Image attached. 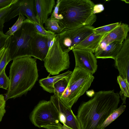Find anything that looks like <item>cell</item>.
<instances>
[{
    "mask_svg": "<svg viewBox=\"0 0 129 129\" xmlns=\"http://www.w3.org/2000/svg\"><path fill=\"white\" fill-rule=\"evenodd\" d=\"M120 98L114 90L95 92L90 99L79 107L77 116L81 129H104V123L118 108Z\"/></svg>",
    "mask_w": 129,
    "mask_h": 129,
    "instance_id": "6da1fadb",
    "label": "cell"
},
{
    "mask_svg": "<svg viewBox=\"0 0 129 129\" xmlns=\"http://www.w3.org/2000/svg\"><path fill=\"white\" fill-rule=\"evenodd\" d=\"M36 58L25 56L13 60L10 67L9 87L5 100L26 94L38 80Z\"/></svg>",
    "mask_w": 129,
    "mask_h": 129,
    "instance_id": "7a4b0ae2",
    "label": "cell"
},
{
    "mask_svg": "<svg viewBox=\"0 0 129 129\" xmlns=\"http://www.w3.org/2000/svg\"><path fill=\"white\" fill-rule=\"evenodd\" d=\"M94 5L89 0H59L58 20L62 31L92 25L97 19L93 13Z\"/></svg>",
    "mask_w": 129,
    "mask_h": 129,
    "instance_id": "3957f363",
    "label": "cell"
},
{
    "mask_svg": "<svg viewBox=\"0 0 129 129\" xmlns=\"http://www.w3.org/2000/svg\"><path fill=\"white\" fill-rule=\"evenodd\" d=\"M34 22L27 18L20 27L9 36L7 42V62L25 56H31V42L36 31Z\"/></svg>",
    "mask_w": 129,
    "mask_h": 129,
    "instance_id": "277c9868",
    "label": "cell"
},
{
    "mask_svg": "<svg viewBox=\"0 0 129 129\" xmlns=\"http://www.w3.org/2000/svg\"><path fill=\"white\" fill-rule=\"evenodd\" d=\"M94 78L92 74L75 67L66 88L59 98L60 100L66 106L71 108L89 88Z\"/></svg>",
    "mask_w": 129,
    "mask_h": 129,
    "instance_id": "5b68a950",
    "label": "cell"
},
{
    "mask_svg": "<svg viewBox=\"0 0 129 129\" xmlns=\"http://www.w3.org/2000/svg\"><path fill=\"white\" fill-rule=\"evenodd\" d=\"M30 119L35 126L39 128L65 129L60 114L50 100L40 101L31 112Z\"/></svg>",
    "mask_w": 129,
    "mask_h": 129,
    "instance_id": "8992f818",
    "label": "cell"
},
{
    "mask_svg": "<svg viewBox=\"0 0 129 129\" xmlns=\"http://www.w3.org/2000/svg\"><path fill=\"white\" fill-rule=\"evenodd\" d=\"M68 53L61 50L57 34L54 43L49 49L44 61L47 72L51 75H55L69 68L70 62Z\"/></svg>",
    "mask_w": 129,
    "mask_h": 129,
    "instance_id": "52a82bcc",
    "label": "cell"
},
{
    "mask_svg": "<svg viewBox=\"0 0 129 129\" xmlns=\"http://www.w3.org/2000/svg\"><path fill=\"white\" fill-rule=\"evenodd\" d=\"M94 28L92 25L84 26L64 30L57 34L61 50L64 52H69L92 34Z\"/></svg>",
    "mask_w": 129,
    "mask_h": 129,
    "instance_id": "ba28073f",
    "label": "cell"
},
{
    "mask_svg": "<svg viewBox=\"0 0 129 129\" xmlns=\"http://www.w3.org/2000/svg\"><path fill=\"white\" fill-rule=\"evenodd\" d=\"M20 14L25 16L31 21L40 25L37 17L36 0H17L10 7L5 22L9 21Z\"/></svg>",
    "mask_w": 129,
    "mask_h": 129,
    "instance_id": "9c48e42d",
    "label": "cell"
},
{
    "mask_svg": "<svg viewBox=\"0 0 129 129\" xmlns=\"http://www.w3.org/2000/svg\"><path fill=\"white\" fill-rule=\"evenodd\" d=\"M50 100L60 114L66 129H81L77 116L74 114L71 108L62 103L57 94H54L51 96Z\"/></svg>",
    "mask_w": 129,
    "mask_h": 129,
    "instance_id": "30bf717a",
    "label": "cell"
},
{
    "mask_svg": "<svg viewBox=\"0 0 129 129\" xmlns=\"http://www.w3.org/2000/svg\"><path fill=\"white\" fill-rule=\"evenodd\" d=\"M75 67H78L92 74L96 71L98 67L97 59L93 53L87 50L74 49Z\"/></svg>",
    "mask_w": 129,
    "mask_h": 129,
    "instance_id": "8fae6325",
    "label": "cell"
},
{
    "mask_svg": "<svg viewBox=\"0 0 129 129\" xmlns=\"http://www.w3.org/2000/svg\"><path fill=\"white\" fill-rule=\"evenodd\" d=\"M115 66L119 75L129 83V38L127 37L123 43L120 51L115 59Z\"/></svg>",
    "mask_w": 129,
    "mask_h": 129,
    "instance_id": "7c38bea8",
    "label": "cell"
},
{
    "mask_svg": "<svg viewBox=\"0 0 129 129\" xmlns=\"http://www.w3.org/2000/svg\"><path fill=\"white\" fill-rule=\"evenodd\" d=\"M129 31L128 25L120 22L113 30L103 36L95 51L104 49L108 44L114 42L123 43L128 37Z\"/></svg>",
    "mask_w": 129,
    "mask_h": 129,
    "instance_id": "4fadbf2b",
    "label": "cell"
},
{
    "mask_svg": "<svg viewBox=\"0 0 129 129\" xmlns=\"http://www.w3.org/2000/svg\"><path fill=\"white\" fill-rule=\"evenodd\" d=\"M47 42V38L36 31L31 42V56L44 61L49 50Z\"/></svg>",
    "mask_w": 129,
    "mask_h": 129,
    "instance_id": "5bb4252c",
    "label": "cell"
},
{
    "mask_svg": "<svg viewBox=\"0 0 129 129\" xmlns=\"http://www.w3.org/2000/svg\"><path fill=\"white\" fill-rule=\"evenodd\" d=\"M36 8L38 19L43 26L48 17L52 12L56 2L55 0H36Z\"/></svg>",
    "mask_w": 129,
    "mask_h": 129,
    "instance_id": "9a60e30c",
    "label": "cell"
},
{
    "mask_svg": "<svg viewBox=\"0 0 129 129\" xmlns=\"http://www.w3.org/2000/svg\"><path fill=\"white\" fill-rule=\"evenodd\" d=\"M123 43L117 41L108 44L104 49L94 52V55L96 59L112 58L114 59L121 48Z\"/></svg>",
    "mask_w": 129,
    "mask_h": 129,
    "instance_id": "2e32d148",
    "label": "cell"
},
{
    "mask_svg": "<svg viewBox=\"0 0 129 129\" xmlns=\"http://www.w3.org/2000/svg\"><path fill=\"white\" fill-rule=\"evenodd\" d=\"M103 36L96 34L93 32L74 49L85 50L94 53Z\"/></svg>",
    "mask_w": 129,
    "mask_h": 129,
    "instance_id": "e0dca14e",
    "label": "cell"
},
{
    "mask_svg": "<svg viewBox=\"0 0 129 129\" xmlns=\"http://www.w3.org/2000/svg\"><path fill=\"white\" fill-rule=\"evenodd\" d=\"M72 72L68 70L62 74L50 77V74L46 78L40 79L39 81L40 85L45 90L50 93H53V85L56 82L64 78L71 75Z\"/></svg>",
    "mask_w": 129,
    "mask_h": 129,
    "instance_id": "ac0fdd59",
    "label": "cell"
},
{
    "mask_svg": "<svg viewBox=\"0 0 129 129\" xmlns=\"http://www.w3.org/2000/svg\"><path fill=\"white\" fill-rule=\"evenodd\" d=\"M117 81L121 89L119 94L122 101V104H125L126 98L129 97V83L119 75L117 77Z\"/></svg>",
    "mask_w": 129,
    "mask_h": 129,
    "instance_id": "d6986e66",
    "label": "cell"
},
{
    "mask_svg": "<svg viewBox=\"0 0 129 129\" xmlns=\"http://www.w3.org/2000/svg\"><path fill=\"white\" fill-rule=\"evenodd\" d=\"M71 75L60 79L54 84L53 93L57 94L59 98L61 97L66 88Z\"/></svg>",
    "mask_w": 129,
    "mask_h": 129,
    "instance_id": "ffe728a7",
    "label": "cell"
},
{
    "mask_svg": "<svg viewBox=\"0 0 129 129\" xmlns=\"http://www.w3.org/2000/svg\"><path fill=\"white\" fill-rule=\"evenodd\" d=\"M46 29L54 34H59L62 31V28L60 26L58 21L56 19L48 18L45 23Z\"/></svg>",
    "mask_w": 129,
    "mask_h": 129,
    "instance_id": "44dd1931",
    "label": "cell"
},
{
    "mask_svg": "<svg viewBox=\"0 0 129 129\" xmlns=\"http://www.w3.org/2000/svg\"><path fill=\"white\" fill-rule=\"evenodd\" d=\"M126 106L123 104L115 110L105 122L103 125L104 128L117 118L125 110Z\"/></svg>",
    "mask_w": 129,
    "mask_h": 129,
    "instance_id": "7402d4cb",
    "label": "cell"
},
{
    "mask_svg": "<svg viewBox=\"0 0 129 129\" xmlns=\"http://www.w3.org/2000/svg\"><path fill=\"white\" fill-rule=\"evenodd\" d=\"M117 22L106 25L93 29V32L95 34L101 35H104L110 32L120 24Z\"/></svg>",
    "mask_w": 129,
    "mask_h": 129,
    "instance_id": "603a6c76",
    "label": "cell"
},
{
    "mask_svg": "<svg viewBox=\"0 0 129 129\" xmlns=\"http://www.w3.org/2000/svg\"><path fill=\"white\" fill-rule=\"evenodd\" d=\"M25 19V17L23 15L21 14L19 15L18 18L16 22L10 28L5 34L8 36L13 35L15 31L19 29L21 26L23 21Z\"/></svg>",
    "mask_w": 129,
    "mask_h": 129,
    "instance_id": "cb8c5ba5",
    "label": "cell"
},
{
    "mask_svg": "<svg viewBox=\"0 0 129 129\" xmlns=\"http://www.w3.org/2000/svg\"><path fill=\"white\" fill-rule=\"evenodd\" d=\"M34 25L36 31L39 34L47 38L54 37L57 34H54L46 30L43 26L37 23L34 22Z\"/></svg>",
    "mask_w": 129,
    "mask_h": 129,
    "instance_id": "d4e9b609",
    "label": "cell"
},
{
    "mask_svg": "<svg viewBox=\"0 0 129 129\" xmlns=\"http://www.w3.org/2000/svg\"><path fill=\"white\" fill-rule=\"evenodd\" d=\"M5 69H4L0 74V88L7 90L10 85V80L6 75Z\"/></svg>",
    "mask_w": 129,
    "mask_h": 129,
    "instance_id": "484cf974",
    "label": "cell"
},
{
    "mask_svg": "<svg viewBox=\"0 0 129 129\" xmlns=\"http://www.w3.org/2000/svg\"><path fill=\"white\" fill-rule=\"evenodd\" d=\"M9 36L4 34L3 31H0V55L3 53L6 48Z\"/></svg>",
    "mask_w": 129,
    "mask_h": 129,
    "instance_id": "4316f807",
    "label": "cell"
},
{
    "mask_svg": "<svg viewBox=\"0 0 129 129\" xmlns=\"http://www.w3.org/2000/svg\"><path fill=\"white\" fill-rule=\"evenodd\" d=\"M6 101L3 94H0V122L6 112Z\"/></svg>",
    "mask_w": 129,
    "mask_h": 129,
    "instance_id": "83f0119b",
    "label": "cell"
},
{
    "mask_svg": "<svg viewBox=\"0 0 129 129\" xmlns=\"http://www.w3.org/2000/svg\"><path fill=\"white\" fill-rule=\"evenodd\" d=\"M7 48L4 52L0 57V74L3 70L6 69L8 64L7 62Z\"/></svg>",
    "mask_w": 129,
    "mask_h": 129,
    "instance_id": "f1b7e54d",
    "label": "cell"
},
{
    "mask_svg": "<svg viewBox=\"0 0 129 129\" xmlns=\"http://www.w3.org/2000/svg\"><path fill=\"white\" fill-rule=\"evenodd\" d=\"M17 0H0V12L6 8L10 7Z\"/></svg>",
    "mask_w": 129,
    "mask_h": 129,
    "instance_id": "f546056e",
    "label": "cell"
},
{
    "mask_svg": "<svg viewBox=\"0 0 129 129\" xmlns=\"http://www.w3.org/2000/svg\"><path fill=\"white\" fill-rule=\"evenodd\" d=\"M10 7L6 8L0 12V31H3L5 17Z\"/></svg>",
    "mask_w": 129,
    "mask_h": 129,
    "instance_id": "4dcf8cb0",
    "label": "cell"
},
{
    "mask_svg": "<svg viewBox=\"0 0 129 129\" xmlns=\"http://www.w3.org/2000/svg\"><path fill=\"white\" fill-rule=\"evenodd\" d=\"M104 9V8L103 4H97L94 5L93 6V13L94 14L100 13L103 11Z\"/></svg>",
    "mask_w": 129,
    "mask_h": 129,
    "instance_id": "1f68e13d",
    "label": "cell"
},
{
    "mask_svg": "<svg viewBox=\"0 0 129 129\" xmlns=\"http://www.w3.org/2000/svg\"><path fill=\"white\" fill-rule=\"evenodd\" d=\"M86 94L89 96L92 97L94 94L95 92L93 90L86 91Z\"/></svg>",
    "mask_w": 129,
    "mask_h": 129,
    "instance_id": "d6a6232c",
    "label": "cell"
}]
</instances>
